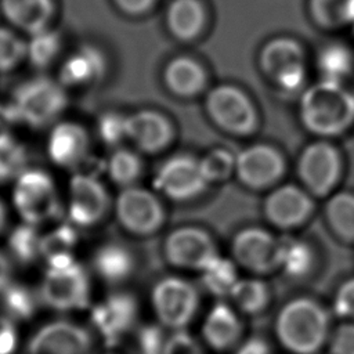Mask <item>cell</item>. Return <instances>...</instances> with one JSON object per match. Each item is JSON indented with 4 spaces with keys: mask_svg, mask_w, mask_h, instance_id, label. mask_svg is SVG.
Returning <instances> with one entry per match:
<instances>
[{
    "mask_svg": "<svg viewBox=\"0 0 354 354\" xmlns=\"http://www.w3.org/2000/svg\"><path fill=\"white\" fill-rule=\"evenodd\" d=\"M37 295L41 304L55 311L87 308L91 300L88 272L75 259L64 264L47 266Z\"/></svg>",
    "mask_w": 354,
    "mask_h": 354,
    "instance_id": "5b68a950",
    "label": "cell"
},
{
    "mask_svg": "<svg viewBox=\"0 0 354 354\" xmlns=\"http://www.w3.org/2000/svg\"><path fill=\"white\" fill-rule=\"evenodd\" d=\"M332 354H354V322L342 324L329 339Z\"/></svg>",
    "mask_w": 354,
    "mask_h": 354,
    "instance_id": "ee69618b",
    "label": "cell"
},
{
    "mask_svg": "<svg viewBox=\"0 0 354 354\" xmlns=\"http://www.w3.org/2000/svg\"><path fill=\"white\" fill-rule=\"evenodd\" d=\"M278 342L292 354H314L328 336V315L321 304L308 297L285 303L275 317Z\"/></svg>",
    "mask_w": 354,
    "mask_h": 354,
    "instance_id": "7a4b0ae2",
    "label": "cell"
},
{
    "mask_svg": "<svg viewBox=\"0 0 354 354\" xmlns=\"http://www.w3.org/2000/svg\"><path fill=\"white\" fill-rule=\"evenodd\" d=\"M90 138L86 129L77 122H57L47 138L50 160L64 169L79 167L87 158Z\"/></svg>",
    "mask_w": 354,
    "mask_h": 354,
    "instance_id": "ffe728a7",
    "label": "cell"
},
{
    "mask_svg": "<svg viewBox=\"0 0 354 354\" xmlns=\"http://www.w3.org/2000/svg\"><path fill=\"white\" fill-rule=\"evenodd\" d=\"M342 156L339 149L326 140L308 144L297 159V176L306 191L317 196L328 195L339 181Z\"/></svg>",
    "mask_w": 354,
    "mask_h": 354,
    "instance_id": "7c38bea8",
    "label": "cell"
},
{
    "mask_svg": "<svg viewBox=\"0 0 354 354\" xmlns=\"http://www.w3.org/2000/svg\"><path fill=\"white\" fill-rule=\"evenodd\" d=\"M12 205L24 223L35 227L55 220L62 213L53 177L39 167H26L15 178Z\"/></svg>",
    "mask_w": 354,
    "mask_h": 354,
    "instance_id": "277c9868",
    "label": "cell"
},
{
    "mask_svg": "<svg viewBox=\"0 0 354 354\" xmlns=\"http://www.w3.org/2000/svg\"><path fill=\"white\" fill-rule=\"evenodd\" d=\"M25 151L14 144L11 148L0 151V181L17 178L26 167Z\"/></svg>",
    "mask_w": 354,
    "mask_h": 354,
    "instance_id": "60d3db41",
    "label": "cell"
},
{
    "mask_svg": "<svg viewBox=\"0 0 354 354\" xmlns=\"http://www.w3.org/2000/svg\"><path fill=\"white\" fill-rule=\"evenodd\" d=\"M91 333L82 325L65 319L43 325L28 344V354H91Z\"/></svg>",
    "mask_w": 354,
    "mask_h": 354,
    "instance_id": "e0dca14e",
    "label": "cell"
},
{
    "mask_svg": "<svg viewBox=\"0 0 354 354\" xmlns=\"http://www.w3.org/2000/svg\"><path fill=\"white\" fill-rule=\"evenodd\" d=\"M207 187L199 159L188 153H177L165 159L153 176V188L174 202L192 201L201 196Z\"/></svg>",
    "mask_w": 354,
    "mask_h": 354,
    "instance_id": "30bf717a",
    "label": "cell"
},
{
    "mask_svg": "<svg viewBox=\"0 0 354 354\" xmlns=\"http://www.w3.org/2000/svg\"><path fill=\"white\" fill-rule=\"evenodd\" d=\"M138 317V301L127 290L109 293L97 303L90 313V321L95 332L105 340L108 347L120 343L136 325Z\"/></svg>",
    "mask_w": 354,
    "mask_h": 354,
    "instance_id": "2e32d148",
    "label": "cell"
},
{
    "mask_svg": "<svg viewBox=\"0 0 354 354\" xmlns=\"http://www.w3.org/2000/svg\"><path fill=\"white\" fill-rule=\"evenodd\" d=\"M12 267L10 259L0 250V293L6 289V286L11 282Z\"/></svg>",
    "mask_w": 354,
    "mask_h": 354,
    "instance_id": "681fc988",
    "label": "cell"
},
{
    "mask_svg": "<svg viewBox=\"0 0 354 354\" xmlns=\"http://www.w3.org/2000/svg\"><path fill=\"white\" fill-rule=\"evenodd\" d=\"M299 118L307 131L322 140L342 136L354 126V93L344 83L318 80L303 90Z\"/></svg>",
    "mask_w": 354,
    "mask_h": 354,
    "instance_id": "6da1fadb",
    "label": "cell"
},
{
    "mask_svg": "<svg viewBox=\"0 0 354 354\" xmlns=\"http://www.w3.org/2000/svg\"><path fill=\"white\" fill-rule=\"evenodd\" d=\"M263 210L268 223L282 230H290L310 217L313 201L306 189L295 184H283L267 195Z\"/></svg>",
    "mask_w": 354,
    "mask_h": 354,
    "instance_id": "ac0fdd59",
    "label": "cell"
},
{
    "mask_svg": "<svg viewBox=\"0 0 354 354\" xmlns=\"http://www.w3.org/2000/svg\"><path fill=\"white\" fill-rule=\"evenodd\" d=\"M0 10L12 28L30 36L50 28L48 24L54 15V1L0 0Z\"/></svg>",
    "mask_w": 354,
    "mask_h": 354,
    "instance_id": "cb8c5ba5",
    "label": "cell"
},
{
    "mask_svg": "<svg viewBox=\"0 0 354 354\" xmlns=\"http://www.w3.org/2000/svg\"><path fill=\"white\" fill-rule=\"evenodd\" d=\"M94 272L106 283L119 285L136 270V256L130 248L119 242H105L93 254Z\"/></svg>",
    "mask_w": 354,
    "mask_h": 354,
    "instance_id": "d4e9b609",
    "label": "cell"
},
{
    "mask_svg": "<svg viewBox=\"0 0 354 354\" xmlns=\"http://www.w3.org/2000/svg\"><path fill=\"white\" fill-rule=\"evenodd\" d=\"M165 18L173 37L180 41H191L205 30L207 12L202 0H171Z\"/></svg>",
    "mask_w": 354,
    "mask_h": 354,
    "instance_id": "484cf974",
    "label": "cell"
},
{
    "mask_svg": "<svg viewBox=\"0 0 354 354\" xmlns=\"http://www.w3.org/2000/svg\"><path fill=\"white\" fill-rule=\"evenodd\" d=\"M199 166L207 185L223 183L235 171V155L225 148H214L199 159Z\"/></svg>",
    "mask_w": 354,
    "mask_h": 354,
    "instance_id": "74e56055",
    "label": "cell"
},
{
    "mask_svg": "<svg viewBox=\"0 0 354 354\" xmlns=\"http://www.w3.org/2000/svg\"><path fill=\"white\" fill-rule=\"evenodd\" d=\"M77 241H79V234L73 224L71 223L58 224L50 232L41 236L40 254L46 260L57 256L72 254V250L77 245Z\"/></svg>",
    "mask_w": 354,
    "mask_h": 354,
    "instance_id": "8d00e7d4",
    "label": "cell"
},
{
    "mask_svg": "<svg viewBox=\"0 0 354 354\" xmlns=\"http://www.w3.org/2000/svg\"><path fill=\"white\" fill-rule=\"evenodd\" d=\"M17 124L8 104L0 102V151L8 149L15 144L14 126Z\"/></svg>",
    "mask_w": 354,
    "mask_h": 354,
    "instance_id": "bcb514c9",
    "label": "cell"
},
{
    "mask_svg": "<svg viewBox=\"0 0 354 354\" xmlns=\"http://www.w3.org/2000/svg\"><path fill=\"white\" fill-rule=\"evenodd\" d=\"M109 207V194L97 176L86 171H77L72 176L66 209L71 224L94 227L104 220Z\"/></svg>",
    "mask_w": 354,
    "mask_h": 354,
    "instance_id": "5bb4252c",
    "label": "cell"
},
{
    "mask_svg": "<svg viewBox=\"0 0 354 354\" xmlns=\"http://www.w3.org/2000/svg\"><path fill=\"white\" fill-rule=\"evenodd\" d=\"M234 263L254 274H268L279 268L281 238L261 227L238 231L231 242Z\"/></svg>",
    "mask_w": 354,
    "mask_h": 354,
    "instance_id": "9a60e30c",
    "label": "cell"
},
{
    "mask_svg": "<svg viewBox=\"0 0 354 354\" xmlns=\"http://www.w3.org/2000/svg\"><path fill=\"white\" fill-rule=\"evenodd\" d=\"M151 303L158 321L163 326L181 330L196 315L201 296L192 282L171 275L159 279L153 285Z\"/></svg>",
    "mask_w": 354,
    "mask_h": 354,
    "instance_id": "ba28073f",
    "label": "cell"
},
{
    "mask_svg": "<svg viewBox=\"0 0 354 354\" xmlns=\"http://www.w3.org/2000/svg\"><path fill=\"white\" fill-rule=\"evenodd\" d=\"M201 282L206 292L216 297H225L238 281V270L232 260L220 254L201 271Z\"/></svg>",
    "mask_w": 354,
    "mask_h": 354,
    "instance_id": "836d02e7",
    "label": "cell"
},
{
    "mask_svg": "<svg viewBox=\"0 0 354 354\" xmlns=\"http://www.w3.org/2000/svg\"><path fill=\"white\" fill-rule=\"evenodd\" d=\"M282 152L271 144H252L235 155V176L242 185L261 191L275 185L285 174Z\"/></svg>",
    "mask_w": 354,
    "mask_h": 354,
    "instance_id": "4fadbf2b",
    "label": "cell"
},
{
    "mask_svg": "<svg viewBox=\"0 0 354 354\" xmlns=\"http://www.w3.org/2000/svg\"><path fill=\"white\" fill-rule=\"evenodd\" d=\"M109 348H112V350L108 351V353H105V354H136V353H127V351L116 350V346H112V347H109Z\"/></svg>",
    "mask_w": 354,
    "mask_h": 354,
    "instance_id": "816d5d0a",
    "label": "cell"
},
{
    "mask_svg": "<svg viewBox=\"0 0 354 354\" xmlns=\"http://www.w3.org/2000/svg\"><path fill=\"white\" fill-rule=\"evenodd\" d=\"M317 68L321 80L344 83L354 71V54L342 41H330L322 46L317 55Z\"/></svg>",
    "mask_w": 354,
    "mask_h": 354,
    "instance_id": "4316f807",
    "label": "cell"
},
{
    "mask_svg": "<svg viewBox=\"0 0 354 354\" xmlns=\"http://www.w3.org/2000/svg\"><path fill=\"white\" fill-rule=\"evenodd\" d=\"M242 322L235 310L224 303H216L207 313L202 325V337L216 351L234 348L241 342Z\"/></svg>",
    "mask_w": 354,
    "mask_h": 354,
    "instance_id": "7402d4cb",
    "label": "cell"
},
{
    "mask_svg": "<svg viewBox=\"0 0 354 354\" xmlns=\"http://www.w3.org/2000/svg\"><path fill=\"white\" fill-rule=\"evenodd\" d=\"M6 224H7V209L3 201L0 199V232H3V230L6 228Z\"/></svg>",
    "mask_w": 354,
    "mask_h": 354,
    "instance_id": "f907efd6",
    "label": "cell"
},
{
    "mask_svg": "<svg viewBox=\"0 0 354 354\" xmlns=\"http://www.w3.org/2000/svg\"><path fill=\"white\" fill-rule=\"evenodd\" d=\"M163 83L176 97L191 98L205 90L207 75L202 64L195 58L177 55L165 66Z\"/></svg>",
    "mask_w": 354,
    "mask_h": 354,
    "instance_id": "603a6c76",
    "label": "cell"
},
{
    "mask_svg": "<svg viewBox=\"0 0 354 354\" xmlns=\"http://www.w3.org/2000/svg\"><path fill=\"white\" fill-rule=\"evenodd\" d=\"M205 108L210 120L230 136L245 137L259 126L254 102L246 91L234 84L213 87L206 95Z\"/></svg>",
    "mask_w": 354,
    "mask_h": 354,
    "instance_id": "52a82bcc",
    "label": "cell"
},
{
    "mask_svg": "<svg viewBox=\"0 0 354 354\" xmlns=\"http://www.w3.org/2000/svg\"><path fill=\"white\" fill-rule=\"evenodd\" d=\"M100 140L112 148H118L127 138V115L115 111L104 112L97 122Z\"/></svg>",
    "mask_w": 354,
    "mask_h": 354,
    "instance_id": "ab89813d",
    "label": "cell"
},
{
    "mask_svg": "<svg viewBox=\"0 0 354 354\" xmlns=\"http://www.w3.org/2000/svg\"><path fill=\"white\" fill-rule=\"evenodd\" d=\"M313 22L325 30H336L354 22V0H308Z\"/></svg>",
    "mask_w": 354,
    "mask_h": 354,
    "instance_id": "83f0119b",
    "label": "cell"
},
{
    "mask_svg": "<svg viewBox=\"0 0 354 354\" xmlns=\"http://www.w3.org/2000/svg\"><path fill=\"white\" fill-rule=\"evenodd\" d=\"M61 46V35L47 28L29 36V40H26V58L33 66L46 68L57 59Z\"/></svg>",
    "mask_w": 354,
    "mask_h": 354,
    "instance_id": "e575fe53",
    "label": "cell"
},
{
    "mask_svg": "<svg viewBox=\"0 0 354 354\" xmlns=\"http://www.w3.org/2000/svg\"><path fill=\"white\" fill-rule=\"evenodd\" d=\"M26 58V40L11 28L0 26V72L15 69Z\"/></svg>",
    "mask_w": 354,
    "mask_h": 354,
    "instance_id": "f35d334b",
    "label": "cell"
},
{
    "mask_svg": "<svg viewBox=\"0 0 354 354\" xmlns=\"http://www.w3.org/2000/svg\"><path fill=\"white\" fill-rule=\"evenodd\" d=\"M325 216L339 238L354 242V194L347 191L333 194L326 203Z\"/></svg>",
    "mask_w": 354,
    "mask_h": 354,
    "instance_id": "4dcf8cb0",
    "label": "cell"
},
{
    "mask_svg": "<svg viewBox=\"0 0 354 354\" xmlns=\"http://www.w3.org/2000/svg\"><path fill=\"white\" fill-rule=\"evenodd\" d=\"M314 264L313 249L300 239L281 238L279 268L290 278L306 277Z\"/></svg>",
    "mask_w": 354,
    "mask_h": 354,
    "instance_id": "d6a6232c",
    "label": "cell"
},
{
    "mask_svg": "<svg viewBox=\"0 0 354 354\" xmlns=\"http://www.w3.org/2000/svg\"><path fill=\"white\" fill-rule=\"evenodd\" d=\"M1 301L7 317L12 321L30 319L40 304L37 290H33L24 283L14 282H10L1 292Z\"/></svg>",
    "mask_w": 354,
    "mask_h": 354,
    "instance_id": "1f68e13d",
    "label": "cell"
},
{
    "mask_svg": "<svg viewBox=\"0 0 354 354\" xmlns=\"http://www.w3.org/2000/svg\"><path fill=\"white\" fill-rule=\"evenodd\" d=\"M118 10L129 17H141L148 14L156 0H112Z\"/></svg>",
    "mask_w": 354,
    "mask_h": 354,
    "instance_id": "7dc6e473",
    "label": "cell"
},
{
    "mask_svg": "<svg viewBox=\"0 0 354 354\" xmlns=\"http://www.w3.org/2000/svg\"><path fill=\"white\" fill-rule=\"evenodd\" d=\"M115 214L120 227L136 236L156 234L166 220V210L158 195L137 185L122 188L115 202Z\"/></svg>",
    "mask_w": 354,
    "mask_h": 354,
    "instance_id": "9c48e42d",
    "label": "cell"
},
{
    "mask_svg": "<svg viewBox=\"0 0 354 354\" xmlns=\"http://www.w3.org/2000/svg\"><path fill=\"white\" fill-rule=\"evenodd\" d=\"M18 346V330L11 318L0 315V354H14Z\"/></svg>",
    "mask_w": 354,
    "mask_h": 354,
    "instance_id": "f6af8a7d",
    "label": "cell"
},
{
    "mask_svg": "<svg viewBox=\"0 0 354 354\" xmlns=\"http://www.w3.org/2000/svg\"><path fill=\"white\" fill-rule=\"evenodd\" d=\"M333 311L343 318L354 319V278L344 281L333 297Z\"/></svg>",
    "mask_w": 354,
    "mask_h": 354,
    "instance_id": "7bdbcfd3",
    "label": "cell"
},
{
    "mask_svg": "<svg viewBox=\"0 0 354 354\" xmlns=\"http://www.w3.org/2000/svg\"><path fill=\"white\" fill-rule=\"evenodd\" d=\"M235 307L248 315H257L264 311L270 303V288L259 278L238 279L230 295Z\"/></svg>",
    "mask_w": 354,
    "mask_h": 354,
    "instance_id": "f1b7e54d",
    "label": "cell"
},
{
    "mask_svg": "<svg viewBox=\"0 0 354 354\" xmlns=\"http://www.w3.org/2000/svg\"><path fill=\"white\" fill-rule=\"evenodd\" d=\"M40 239L41 236L35 225L22 223L11 231L8 236V249L19 264L28 266L41 256Z\"/></svg>",
    "mask_w": 354,
    "mask_h": 354,
    "instance_id": "d590c367",
    "label": "cell"
},
{
    "mask_svg": "<svg viewBox=\"0 0 354 354\" xmlns=\"http://www.w3.org/2000/svg\"><path fill=\"white\" fill-rule=\"evenodd\" d=\"M261 72L281 90H301L307 77V55L303 44L290 36H275L259 53Z\"/></svg>",
    "mask_w": 354,
    "mask_h": 354,
    "instance_id": "8992f818",
    "label": "cell"
},
{
    "mask_svg": "<svg viewBox=\"0 0 354 354\" xmlns=\"http://www.w3.org/2000/svg\"><path fill=\"white\" fill-rule=\"evenodd\" d=\"M127 138L141 152L155 155L173 142L174 127L162 112L141 109L127 115Z\"/></svg>",
    "mask_w": 354,
    "mask_h": 354,
    "instance_id": "d6986e66",
    "label": "cell"
},
{
    "mask_svg": "<svg viewBox=\"0 0 354 354\" xmlns=\"http://www.w3.org/2000/svg\"><path fill=\"white\" fill-rule=\"evenodd\" d=\"M68 105L65 87L44 76L33 77L15 87L8 104L17 123L33 129L55 124Z\"/></svg>",
    "mask_w": 354,
    "mask_h": 354,
    "instance_id": "3957f363",
    "label": "cell"
},
{
    "mask_svg": "<svg viewBox=\"0 0 354 354\" xmlns=\"http://www.w3.org/2000/svg\"><path fill=\"white\" fill-rule=\"evenodd\" d=\"M234 354H271V348L264 337L254 335L239 342Z\"/></svg>",
    "mask_w": 354,
    "mask_h": 354,
    "instance_id": "c3c4849f",
    "label": "cell"
},
{
    "mask_svg": "<svg viewBox=\"0 0 354 354\" xmlns=\"http://www.w3.org/2000/svg\"><path fill=\"white\" fill-rule=\"evenodd\" d=\"M106 71V59L100 48L83 44L62 62L58 82L64 87H82L101 80Z\"/></svg>",
    "mask_w": 354,
    "mask_h": 354,
    "instance_id": "44dd1931",
    "label": "cell"
},
{
    "mask_svg": "<svg viewBox=\"0 0 354 354\" xmlns=\"http://www.w3.org/2000/svg\"><path fill=\"white\" fill-rule=\"evenodd\" d=\"M167 263L184 270H205L217 256V245L210 232L198 225H183L167 234L163 242Z\"/></svg>",
    "mask_w": 354,
    "mask_h": 354,
    "instance_id": "8fae6325",
    "label": "cell"
},
{
    "mask_svg": "<svg viewBox=\"0 0 354 354\" xmlns=\"http://www.w3.org/2000/svg\"><path fill=\"white\" fill-rule=\"evenodd\" d=\"M162 354H205L202 346L187 330H174L165 339Z\"/></svg>",
    "mask_w": 354,
    "mask_h": 354,
    "instance_id": "b9f144b4",
    "label": "cell"
},
{
    "mask_svg": "<svg viewBox=\"0 0 354 354\" xmlns=\"http://www.w3.org/2000/svg\"><path fill=\"white\" fill-rule=\"evenodd\" d=\"M105 169L113 184L127 188L136 185L137 180L142 176L144 163L136 151L118 147L111 153Z\"/></svg>",
    "mask_w": 354,
    "mask_h": 354,
    "instance_id": "f546056e",
    "label": "cell"
}]
</instances>
